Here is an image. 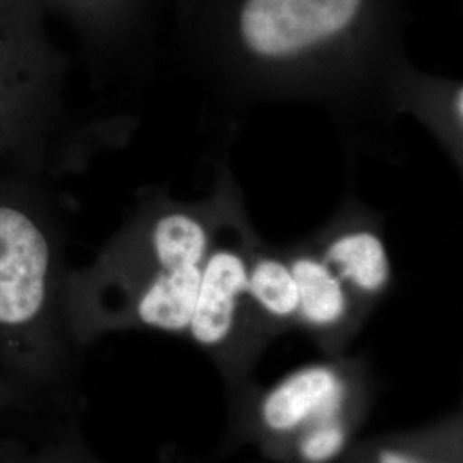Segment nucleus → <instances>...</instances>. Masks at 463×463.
Instances as JSON below:
<instances>
[{
  "label": "nucleus",
  "instance_id": "obj_5",
  "mask_svg": "<svg viewBox=\"0 0 463 463\" xmlns=\"http://www.w3.org/2000/svg\"><path fill=\"white\" fill-rule=\"evenodd\" d=\"M333 273L344 281L359 307L383 298L393 266L384 241L383 218L350 194L330 222L307 239Z\"/></svg>",
  "mask_w": 463,
  "mask_h": 463
},
{
  "label": "nucleus",
  "instance_id": "obj_2",
  "mask_svg": "<svg viewBox=\"0 0 463 463\" xmlns=\"http://www.w3.org/2000/svg\"><path fill=\"white\" fill-rule=\"evenodd\" d=\"M66 225L42 175L0 174V415H78Z\"/></svg>",
  "mask_w": 463,
  "mask_h": 463
},
{
  "label": "nucleus",
  "instance_id": "obj_10",
  "mask_svg": "<svg viewBox=\"0 0 463 463\" xmlns=\"http://www.w3.org/2000/svg\"><path fill=\"white\" fill-rule=\"evenodd\" d=\"M249 309L271 326L298 321V285L287 250L269 248L258 235L249 252Z\"/></svg>",
  "mask_w": 463,
  "mask_h": 463
},
{
  "label": "nucleus",
  "instance_id": "obj_14",
  "mask_svg": "<svg viewBox=\"0 0 463 463\" xmlns=\"http://www.w3.org/2000/svg\"><path fill=\"white\" fill-rule=\"evenodd\" d=\"M5 420H7V417H2V415H0V430H2V426H4Z\"/></svg>",
  "mask_w": 463,
  "mask_h": 463
},
{
  "label": "nucleus",
  "instance_id": "obj_6",
  "mask_svg": "<svg viewBox=\"0 0 463 463\" xmlns=\"http://www.w3.org/2000/svg\"><path fill=\"white\" fill-rule=\"evenodd\" d=\"M347 378L335 365L298 367L269 388L260 402V422L275 436L298 434L315 424L344 419L347 407Z\"/></svg>",
  "mask_w": 463,
  "mask_h": 463
},
{
  "label": "nucleus",
  "instance_id": "obj_11",
  "mask_svg": "<svg viewBox=\"0 0 463 463\" xmlns=\"http://www.w3.org/2000/svg\"><path fill=\"white\" fill-rule=\"evenodd\" d=\"M348 430L344 419L315 424L298 434V455L304 463H330L347 447Z\"/></svg>",
  "mask_w": 463,
  "mask_h": 463
},
{
  "label": "nucleus",
  "instance_id": "obj_3",
  "mask_svg": "<svg viewBox=\"0 0 463 463\" xmlns=\"http://www.w3.org/2000/svg\"><path fill=\"white\" fill-rule=\"evenodd\" d=\"M64 124L62 64L21 17L0 11V165L42 175Z\"/></svg>",
  "mask_w": 463,
  "mask_h": 463
},
{
  "label": "nucleus",
  "instance_id": "obj_4",
  "mask_svg": "<svg viewBox=\"0 0 463 463\" xmlns=\"http://www.w3.org/2000/svg\"><path fill=\"white\" fill-rule=\"evenodd\" d=\"M256 233L241 203L216 232L187 333L199 347L218 350L231 344L250 315L248 302L249 252Z\"/></svg>",
  "mask_w": 463,
  "mask_h": 463
},
{
  "label": "nucleus",
  "instance_id": "obj_12",
  "mask_svg": "<svg viewBox=\"0 0 463 463\" xmlns=\"http://www.w3.org/2000/svg\"><path fill=\"white\" fill-rule=\"evenodd\" d=\"M373 463H432L424 457L417 455L414 451L402 449V448H384L376 453Z\"/></svg>",
  "mask_w": 463,
  "mask_h": 463
},
{
  "label": "nucleus",
  "instance_id": "obj_13",
  "mask_svg": "<svg viewBox=\"0 0 463 463\" xmlns=\"http://www.w3.org/2000/svg\"><path fill=\"white\" fill-rule=\"evenodd\" d=\"M55 2H86V0H55ZM117 2H122V5H124V9H128L126 7V0H107V5H109V11H110V14L114 13H122L120 9H118V5H117ZM129 2V0H128ZM95 13H105V9H103V4H101V0H95Z\"/></svg>",
  "mask_w": 463,
  "mask_h": 463
},
{
  "label": "nucleus",
  "instance_id": "obj_1",
  "mask_svg": "<svg viewBox=\"0 0 463 463\" xmlns=\"http://www.w3.org/2000/svg\"><path fill=\"white\" fill-rule=\"evenodd\" d=\"M403 0H187L193 61L235 105L290 99L328 109L350 139L373 141L395 118L411 64Z\"/></svg>",
  "mask_w": 463,
  "mask_h": 463
},
{
  "label": "nucleus",
  "instance_id": "obj_7",
  "mask_svg": "<svg viewBox=\"0 0 463 463\" xmlns=\"http://www.w3.org/2000/svg\"><path fill=\"white\" fill-rule=\"evenodd\" d=\"M393 114H412L426 126L453 165L462 170L463 88L460 81L432 76L411 62L393 90Z\"/></svg>",
  "mask_w": 463,
  "mask_h": 463
},
{
  "label": "nucleus",
  "instance_id": "obj_9",
  "mask_svg": "<svg viewBox=\"0 0 463 463\" xmlns=\"http://www.w3.org/2000/svg\"><path fill=\"white\" fill-rule=\"evenodd\" d=\"M0 463H101L86 447L78 415L13 417L0 430Z\"/></svg>",
  "mask_w": 463,
  "mask_h": 463
},
{
  "label": "nucleus",
  "instance_id": "obj_8",
  "mask_svg": "<svg viewBox=\"0 0 463 463\" xmlns=\"http://www.w3.org/2000/svg\"><path fill=\"white\" fill-rule=\"evenodd\" d=\"M298 285V323L319 335L345 330L361 307L309 241L287 250Z\"/></svg>",
  "mask_w": 463,
  "mask_h": 463
}]
</instances>
